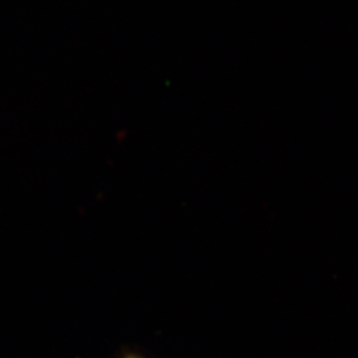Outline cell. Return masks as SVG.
<instances>
[{
  "label": "cell",
  "mask_w": 358,
  "mask_h": 358,
  "mask_svg": "<svg viewBox=\"0 0 358 358\" xmlns=\"http://www.w3.org/2000/svg\"><path fill=\"white\" fill-rule=\"evenodd\" d=\"M117 358H149L147 356L142 355L140 352H126L122 355L119 356Z\"/></svg>",
  "instance_id": "1"
}]
</instances>
